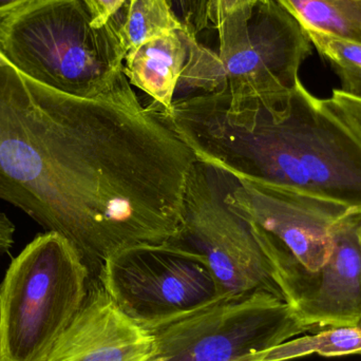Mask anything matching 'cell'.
Here are the masks:
<instances>
[{"mask_svg":"<svg viewBox=\"0 0 361 361\" xmlns=\"http://www.w3.org/2000/svg\"><path fill=\"white\" fill-rule=\"evenodd\" d=\"M108 23L126 55L152 38L184 30L167 0H125Z\"/></svg>","mask_w":361,"mask_h":361,"instance_id":"13","label":"cell"},{"mask_svg":"<svg viewBox=\"0 0 361 361\" xmlns=\"http://www.w3.org/2000/svg\"><path fill=\"white\" fill-rule=\"evenodd\" d=\"M309 329L361 324V212H352L335 227L333 250L315 290L294 310Z\"/></svg>","mask_w":361,"mask_h":361,"instance_id":"11","label":"cell"},{"mask_svg":"<svg viewBox=\"0 0 361 361\" xmlns=\"http://www.w3.org/2000/svg\"><path fill=\"white\" fill-rule=\"evenodd\" d=\"M360 326H361V324H360Z\"/></svg>","mask_w":361,"mask_h":361,"instance_id":"23","label":"cell"},{"mask_svg":"<svg viewBox=\"0 0 361 361\" xmlns=\"http://www.w3.org/2000/svg\"><path fill=\"white\" fill-rule=\"evenodd\" d=\"M154 336L127 317L97 279L47 361H145Z\"/></svg>","mask_w":361,"mask_h":361,"instance_id":"10","label":"cell"},{"mask_svg":"<svg viewBox=\"0 0 361 361\" xmlns=\"http://www.w3.org/2000/svg\"><path fill=\"white\" fill-rule=\"evenodd\" d=\"M166 120L200 161L361 212V144L301 82L235 104L184 97Z\"/></svg>","mask_w":361,"mask_h":361,"instance_id":"2","label":"cell"},{"mask_svg":"<svg viewBox=\"0 0 361 361\" xmlns=\"http://www.w3.org/2000/svg\"><path fill=\"white\" fill-rule=\"evenodd\" d=\"M307 331L286 301L254 293L223 299L154 331L145 361H240Z\"/></svg>","mask_w":361,"mask_h":361,"instance_id":"9","label":"cell"},{"mask_svg":"<svg viewBox=\"0 0 361 361\" xmlns=\"http://www.w3.org/2000/svg\"><path fill=\"white\" fill-rule=\"evenodd\" d=\"M314 354L326 357L361 355V326L324 329L317 334L295 337L276 347L250 354L240 361H288Z\"/></svg>","mask_w":361,"mask_h":361,"instance_id":"15","label":"cell"},{"mask_svg":"<svg viewBox=\"0 0 361 361\" xmlns=\"http://www.w3.org/2000/svg\"><path fill=\"white\" fill-rule=\"evenodd\" d=\"M262 0H212L209 23L216 30L227 23H243L250 18L255 4Z\"/></svg>","mask_w":361,"mask_h":361,"instance_id":"19","label":"cell"},{"mask_svg":"<svg viewBox=\"0 0 361 361\" xmlns=\"http://www.w3.org/2000/svg\"><path fill=\"white\" fill-rule=\"evenodd\" d=\"M322 103L361 144V99L335 89L331 97L322 99Z\"/></svg>","mask_w":361,"mask_h":361,"instance_id":"18","label":"cell"},{"mask_svg":"<svg viewBox=\"0 0 361 361\" xmlns=\"http://www.w3.org/2000/svg\"><path fill=\"white\" fill-rule=\"evenodd\" d=\"M186 152L128 80L94 99L21 74L0 50V199L70 242L99 275L108 257L165 235Z\"/></svg>","mask_w":361,"mask_h":361,"instance_id":"1","label":"cell"},{"mask_svg":"<svg viewBox=\"0 0 361 361\" xmlns=\"http://www.w3.org/2000/svg\"><path fill=\"white\" fill-rule=\"evenodd\" d=\"M185 32L197 37L209 27L212 0H167Z\"/></svg>","mask_w":361,"mask_h":361,"instance_id":"17","label":"cell"},{"mask_svg":"<svg viewBox=\"0 0 361 361\" xmlns=\"http://www.w3.org/2000/svg\"><path fill=\"white\" fill-rule=\"evenodd\" d=\"M188 53V35L179 30L152 38L125 56L124 73L131 86L147 94L148 107L164 118L173 110Z\"/></svg>","mask_w":361,"mask_h":361,"instance_id":"12","label":"cell"},{"mask_svg":"<svg viewBox=\"0 0 361 361\" xmlns=\"http://www.w3.org/2000/svg\"><path fill=\"white\" fill-rule=\"evenodd\" d=\"M303 29L361 44V0H276Z\"/></svg>","mask_w":361,"mask_h":361,"instance_id":"14","label":"cell"},{"mask_svg":"<svg viewBox=\"0 0 361 361\" xmlns=\"http://www.w3.org/2000/svg\"><path fill=\"white\" fill-rule=\"evenodd\" d=\"M218 51L188 35L189 53L175 101L224 93L231 103L294 88L312 42L298 20L276 0L255 4L250 18L218 29Z\"/></svg>","mask_w":361,"mask_h":361,"instance_id":"4","label":"cell"},{"mask_svg":"<svg viewBox=\"0 0 361 361\" xmlns=\"http://www.w3.org/2000/svg\"><path fill=\"white\" fill-rule=\"evenodd\" d=\"M32 1L33 0H0V18L20 10Z\"/></svg>","mask_w":361,"mask_h":361,"instance_id":"22","label":"cell"},{"mask_svg":"<svg viewBox=\"0 0 361 361\" xmlns=\"http://www.w3.org/2000/svg\"><path fill=\"white\" fill-rule=\"evenodd\" d=\"M0 50L27 78L94 99L128 80L110 23L97 25L84 0H33L0 18Z\"/></svg>","mask_w":361,"mask_h":361,"instance_id":"3","label":"cell"},{"mask_svg":"<svg viewBox=\"0 0 361 361\" xmlns=\"http://www.w3.org/2000/svg\"><path fill=\"white\" fill-rule=\"evenodd\" d=\"M97 280L127 317L150 333L223 300L206 259L171 240L114 252Z\"/></svg>","mask_w":361,"mask_h":361,"instance_id":"7","label":"cell"},{"mask_svg":"<svg viewBox=\"0 0 361 361\" xmlns=\"http://www.w3.org/2000/svg\"><path fill=\"white\" fill-rule=\"evenodd\" d=\"M15 226L12 221L0 212V254L10 252L14 243Z\"/></svg>","mask_w":361,"mask_h":361,"instance_id":"21","label":"cell"},{"mask_svg":"<svg viewBox=\"0 0 361 361\" xmlns=\"http://www.w3.org/2000/svg\"><path fill=\"white\" fill-rule=\"evenodd\" d=\"M125 0H84L92 16L93 23L104 25L118 10Z\"/></svg>","mask_w":361,"mask_h":361,"instance_id":"20","label":"cell"},{"mask_svg":"<svg viewBox=\"0 0 361 361\" xmlns=\"http://www.w3.org/2000/svg\"><path fill=\"white\" fill-rule=\"evenodd\" d=\"M92 280L63 235H36L0 284V361H47L82 309Z\"/></svg>","mask_w":361,"mask_h":361,"instance_id":"5","label":"cell"},{"mask_svg":"<svg viewBox=\"0 0 361 361\" xmlns=\"http://www.w3.org/2000/svg\"><path fill=\"white\" fill-rule=\"evenodd\" d=\"M312 44L338 74L341 89L361 99V44L337 37L326 32L305 29Z\"/></svg>","mask_w":361,"mask_h":361,"instance_id":"16","label":"cell"},{"mask_svg":"<svg viewBox=\"0 0 361 361\" xmlns=\"http://www.w3.org/2000/svg\"><path fill=\"white\" fill-rule=\"evenodd\" d=\"M237 179L227 203L247 224L284 300L297 309L315 290L332 252L335 227L356 210L283 187Z\"/></svg>","mask_w":361,"mask_h":361,"instance_id":"6","label":"cell"},{"mask_svg":"<svg viewBox=\"0 0 361 361\" xmlns=\"http://www.w3.org/2000/svg\"><path fill=\"white\" fill-rule=\"evenodd\" d=\"M237 180L224 169L197 161L185 189L182 225L171 240L206 259L223 299L265 292L284 300L247 224L227 203Z\"/></svg>","mask_w":361,"mask_h":361,"instance_id":"8","label":"cell"}]
</instances>
